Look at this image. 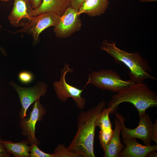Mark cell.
Masks as SVG:
<instances>
[{"label":"cell","instance_id":"1","mask_svg":"<svg viewBox=\"0 0 157 157\" xmlns=\"http://www.w3.org/2000/svg\"><path fill=\"white\" fill-rule=\"evenodd\" d=\"M106 105L103 100L90 109L82 111L78 116L77 133L68 147L81 157H95L94 150L95 129Z\"/></svg>","mask_w":157,"mask_h":157},{"label":"cell","instance_id":"2","mask_svg":"<svg viewBox=\"0 0 157 157\" xmlns=\"http://www.w3.org/2000/svg\"><path fill=\"white\" fill-rule=\"evenodd\" d=\"M132 104L138 110L139 115L146 113L150 108L157 106V94L145 83H135L113 95L108 104L110 114L117 112L121 103Z\"/></svg>","mask_w":157,"mask_h":157},{"label":"cell","instance_id":"3","mask_svg":"<svg viewBox=\"0 0 157 157\" xmlns=\"http://www.w3.org/2000/svg\"><path fill=\"white\" fill-rule=\"evenodd\" d=\"M102 43L101 49L110 55L116 63L125 64L129 70L131 79L135 83H143L147 79L157 80L149 74L151 68L148 62L138 52H127L117 47L115 42L110 43L107 40H104Z\"/></svg>","mask_w":157,"mask_h":157},{"label":"cell","instance_id":"4","mask_svg":"<svg viewBox=\"0 0 157 157\" xmlns=\"http://www.w3.org/2000/svg\"><path fill=\"white\" fill-rule=\"evenodd\" d=\"M135 83L131 79L127 81L122 80L119 75L112 70L102 69L93 71L89 74L85 86L91 84L102 90L117 93Z\"/></svg>","mask_w":157,"mask_h":157},{"label":"cell","instance_id":"5","mask_svg":"<svg viewBox=\"0 0 157 157\" xmlns=\"http://www.w3.org/2000/svg\"><path fill=\"white\" fill-rule=\"evenodd\" d=\"M115 116L120 121L122 125L120 133L122 138H135L143 141L145 145H151L152 141V131L154 124L149 114L144 113L139 115L138 126L134 129L125 126L124 122L126 118L121 114L116 112Z\"/></svg>","mask_w":157,"mask_h":157},{"label":"cell","instance_id":"6","mask_svg":"<svg viewBox=\"0 0 157 157\" xmlns=\"http://www.w3.org/2000/svg\"><path fill=\"white\" fill-rule=\"evenodd\" d=\"M69 65L66 63L63 68L61 69V75L59 81H55L53 87L59 99L62 102L65 101L69 97L75 101L78 108L83 109L85 106L86 101L81 94L84 88L80 89L68 84L65 80V76L68 72H72V69L69 67Z\"/></svg>","mask_w":157,"mask_h":157},{"label":"cell","instance_id":"7","mask_svg":"<svg viewBox=\"0 0 157 157\" xmlns=\"http://www.w3.org/2000/svg\"><path fill=\"white\" fill-rule=\"evenodd\" d=\"M10 85L18 94L21 104L19 113L20 120L27 116L26 112L30 106L42 96L45 95L47 86L43 82H39L36 85L30 88H24L11 81Z\"/></svg>","mask_w":157,"mask_h":157},{"label":"cell","instance_id":"8","mask_svg":"<svg viewBox=\"0 0 157 157\" xmlns=\"http://www.w3.org/2000/svg\"><path fill=\"white\" fill-rule=\"evenodd\" d=\"M46 113L45 108L40 104L39 99L33 105L28 116L19 121L21 133L26 137L31 144L33 143H36L38 145L40 144V141L35 136V126L38 122L42 120Z\"/></svg>","mask_w":157,"mask_h":157},{"label":"cell","instance_id":"9","mask_svg":"<svg viewBox=\"0 0 157 157\" xmlns=\"http://www.w3.org/2000/svg\"><path fill=\"white\" fill-rule=\"evenodd\" d=\"M60 19V16L54 13H42L33 16L27 24L15 33H25L31 35L34 42H36L40 33L50 26H55L58 23Z\"/></svg>","mask_w":157,"mask_h":157},{"label":"cell","instance_id":"10","mask_svg":"<svg viewBox=\"0 0 157 157\" xmlns=\"http://www.w3.org/2000/svg\"><path fill=\"white\" fill-rule=\"evenodd\" d=\"M80 15L78 10L68 7L60 16L58 23L54 27V31L56 36L65 38L79 31L82 24Z\"/></svg>","mask_w":157,"mask_h":157},{"label":"cell","instance_id":"11","mask_svg":"<svg viewBox=\"0 0 157 157\" xmlns=\"http://www.w3.org/2000/svg\"><path fill=\"white\" fill-rule=\"evenodd\" d=\"M33 10L28 0H14L13 6L8 19L12 26L23 27L33 17Z\"/></svg>","mask_w":157,"mask_h":157},{"label":"cell","instance_id":"12","mask_svg":"<svg viewBox=\"0 0 157 157\" xmlns=\"http://www.w3.org/2000/svg\"><path fill=\"white\" fill-rule=\"evenodd\" d=\"M122 139L125 147L119 154L118 157H146L150 152L157 150V145H142L135 138Z\"/></svg>","mask_w":157,"mask_h":157},{"label":"cell","instance_id":"13","mask_svg":"<svg viewBox=\"0 0 157 157\" xmlns=\"http://www.w3.org/2000/svg\"><path fill=\"white\" fill-rule=\"evenodd\" d=\"M115 128L112 137L104 151V157H118L119 154L124 149L125 146L122 144L120 139L122 128L121 123L117 118L114 121Z\"/></svg>","mask_w":157,"mask_h":157},{"label":"cell","instance_id":"14","mask_svg":"<svg viewBox=\"0 0 157 157\" xmlns=\"http://www.w3.org/2000/svg\"><path fill=\"white\" fill-rule=\"evenodd\" d=\"M70 6L69 0H43L40 6L38 8L33 9V15L51 12L60 16Z\"/></svg>","mask_w":157,"mask_h":157},{"label":"cell","instance_id":"15","mask_svg":"<svg viewBox=\"0 0 157 157\" xmlns=\"http://www.w3.org/2000/svg\"><path fill=\"white\" fill-rule=\"evenodd\" d=\"M108 4V0H85L78 10V13H85L92 17L100 15L105 12Z\"/></svg>","mask_w":157,"mask_h":157},{"label":"cell","instance_id":"16","mask_svg":"<svg viewBox=\"0 0 157 157\" xmlns=\"http://www.w3.org/2000/svg\"><path fill=\"white\" fill-rule=\"evenodd\" d=\"M4 146L7 153L14 157H29L30 146L27 139L17 142L3 140Z\"/></svg>","mask_w":157,"mask_h":157},{"label":"cell","instance_id":"17","mask_svg":"<svg viewBox=\"0 0 157 157\" xmlns=\"http://www.w3.org/2000/svg\"><path fill=\"white\" fill-rule=\"evenodd\" d=\"M110 114L109 109L105 107L103 110L97 124V126L99 127L100 130L112 128V124L109 118Z\"/></svg>","mask_w":157,"mask_h":157},{"label":"cell","instance_id":"18","mask_svg":"<svg viewBox=\"0 0 157 157\" xmlns=\"http://www.w3.org/2000/svg\"><path fill=\"white\" fill-rule=\"evenodd\" d=\"M55 157H78L81 156L64 145L58 144L53 153Z\"/></svg>","mask_w":157,"mask_h":157},{"label":"cell","instance_id":"19","mask_svg":"<svg viewBox=\"0 0 157 157\" xmlns=\"http://www.w3.org/2000/svg\"><path fill=\"white\" fill-rule=\"evenodd\" d=\"M113 130L112 129L105 131H100L99 139L101 147L104 151L112 137Z\"/></svg>","mask_w":157,"mask_h":157},{"label":"cell","instance_id":"20","mask_svg":"<svg viewBox=\"0 0 157 157\" xmlns=\"http://www.w3.org/2000/svg\"><path fill=\"white\" fill-rule=\"evenodd\" d=\"M31 145L29 157H55L53 153H47L41 151L36 143H33Z\"/></svg>","mask_w":157,"mask_h":157},{"label":"cell","instance_id":"21","mask_svg":"<svg viewBox=\"0 0 157 157\" xmlns=\"http://www.w3.org/2000/svg\"><path fill=\"white\" fill-rule=\"evenodd\" d=\"M18 78L22 83L27 84L33 81V76L30 72L22 71L19 74Z\"/></svg>","mask_w":157,"mask_h":157},{"label":"cell","instance_id":"22","mask_svg":"<svg viewBox=\"0 0 157 157\" xmlns=\"http://www.w3.org/2000/svg\"><path fill=\"white\" fill-rule=\"evenodd\" d=\"M3 140L0 137V157H10L11 155L8 154L5 148L3 143Z\"/></svg>","mask_w":157,"mask_h":157},{"label":"cell","instance_id":"23","mask_svg":"<svg viewBox=\"0 0 157 157\" xmlns=\"http://www.w3.org/2000/svg\"><path fill=\"white\" fill-rule=\"evenodd\" d=\"M69 0L70 3V6L78 10L85 0Z\"/></svg>","mask_w":157,"mask_h":157},{"label":"cell","instance_id":"24","mask_svg":"<svg viewBox=\"0 0 157 157\" xmlns=\"http://www.w3.org/2000/svg\"><path fill=\"white\" fill-rule=\"evenodd\" d=\"M152 140L157 144V119L154 124L152 131Z\"/></svg>","mask_w":157,"mask_h":157},{"label":"cell","instance_id":"25","mask_svg":"<svg viewBox=\"0 0 157 157\" xmlns=\"http://www.w3.org/2000/svg\"><path fill=\"white\" fill-rule=\"evenodd\" d=\"M33 9L38 8L41 4L43 0H28Z\"/></svg>","mask_w":157,"mask_h":157},{"label":"cell","instance_id":"26","mask_svg":"<svg viewBox=\"0 0 157 157\" xmlns=\"http://www.w3.org/2000/svg\"><path fill=\"white\" fill-rule=\"evenodd\" d=\"M156 151H153L150 152L147 155V157H156L157 153Z\"/></svg>","mask_w":157,"mask_h":157},{"label":"cell","instance_id":"27","mask_svg":"<svg viewBox=\"0 0 157 157\" xmlns=\"http://www.w3.org/2000/svg\"><path fill=\"white\" fill-rule=\"evenodd\" d=\"M0 0L2 1H10V0Z\"/></svg>","mask_w":157,"mask_h":157},{"label":"cell","instance_id":"28","mask_svg":"<svg viewBox=\"0 0 157 157\" xmlns=\"http://www.w3.org/2000/svg\"><path fill=\"white\" fill-rule=\"evenodd\" d=\"M1 28V25H0V28ZM0 50H1V49L0 48Z\"/></svg>","mask_w":157,"mask_h":157},{"label":"cell","instance_id":"29","mask_svg":"<svg viewBox=\"0 0 157 157\" xmlns=\"http://www.w3.org/2000/svg\"></svg>","mask_w":157,"mask_h":157}]
</instances>
